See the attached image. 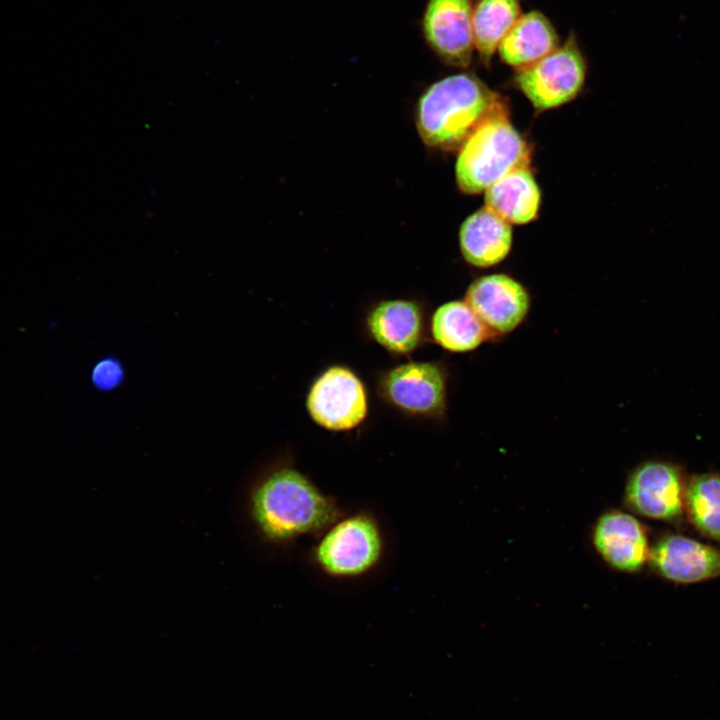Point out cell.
Returning <instances> with one entry per match:
<instances>
[{
    "label": "cell",
    "instance_id": "1",
    "mask_svg": "<svg viewBox=\"0 0 720 720\" xmlns=\"http://www.w3.org/2000/svg\"><path fill=\"white\" fill-rule=\"evenodd\" d=\"M249 512L264 540L278 545L320 533L339 516L335 500L291 465L271 469L254 484Z\"/></svg>",
    "mask_w": 720,
    "mask_h": 720
},
{
    "label": "cell",
    "instance_id": "2",
    "mask_svg": "<svg viewBox=\"0 0 720 720\" xmlns=\"http://www.w3.org/2000/svg\"><path fill=\"white\" fill-rule=\"evenodd\" d=\"M504 111L508 109L499 94L474 75L461 73L425 91L418 103L417 127L428 146L454 151L485 121Z\"/></svg>",
    "mask_w": 720,
    "mask_h": 720
},
{
    "label": "cell",
    "instance_id": "3",
    "mask_svg": "<svg viewBox=\"0 0 720 720\" xmlns=\"http://www.w3.org/2000/svg\"><path fill=\"white\" fill-rule=\"evenodd\" d=\"M456 179L469 194L485 191L513 170L528 167L530 151L513 127L508 111L489 118L458 150Z\"/></svg>",
    "mask_w": 720,
    "mask_h": 720
},
{
    "label": "cell",
    "instance_id": "4",
    "mask_svg": "<svg viewBox=\"0 0 720 720\" xmlns=\"http://www.w3.org/2000/svg\"><path fill=\"white\" fill-rule=\"evenodd\" d=\"M385 549L382 529L368 512L338 516L322 532L312 550L316 567L334 579L367 575L381 562Z\"/></svg>",
    "mask_w": 720,
    "mask_h": 720
},
{
    "label": "cell",
    "instance_id": "5",
    "mask_svg": "<svg viewBox=\"0 0 720 720\" xmlns=\"http://www.w3.org/2000/svg\"><path fill=\"white\" fill-rule=\"evenodd\" d=\"M447 387L441 363L409 361L384 371L377 390L385 403L407 416L439 420L447 410Z\"/></svg>",
    "mask_w": 720,
    "mask_h": 720
},
{
    "label": "cell",
    "instance_id": "6",
    "mask_svg": "<svg viewBox=\"0 0 720 720\" xmlns=\"http://www.w3.org/2000/svg\"><path fill=\"white\" fill-rule=\"evenodd\" d=\"M687 482L680 465L662 459L645 460L627 477L624 503L642 517L678 524L685 518Z\"/></svg>",
    "mask_w": 720,
    "mask_h": 720
},
{
    "label": "cell",
    "instance_id": "7",
    "mask_svg": "<svg viewBox=\"0 0 720 720\" xmlns=\"http://www.w3.org/2000/svg\"><path fill=\"white\" fill-rule=\"evenodd\" d=\"M306 408L318 426L332 432L350 431L365 421L368 395L353 370L334 365L313 381L306 396Z\"/></svg>",
    "mask_w": 720,
    "mask_h": 720
},
{
    "label": "cell",
    "instance_id": "8",
    "mask_svg": "<svg viewBox=\"0 0 720 720\" xmlns=\"http://www.w3.org/2000/svg\"><path fill=\"white\" fill-rule=\"evenodd\" d=\"M463 300L486 327L493 343L520 328L532 308L529 289L505 273L476 278L467 287Z\"/></svg>",
    "mask_w": 720,
    "mask_h": 720
},
{
    "label": "cell",
    "instance_id": "9",
    "mask_svg": "<svg viewBox=\"0 0 720 720\" xmlns=\"http://www.w3.org/2000/svg\"><path fill=\"white\" fill-rule=\"evenodd\" d=\"M585 75V61L571 36L538 62L518 70L515 81L536 109L546 110L574 99Z\"/></svg>",
    "mask_w": 720,
    "mask_h": 720
},
{
    "label": "cell",
    "instance_id": "10",
    "mask_svg": "<svg viewBox=\"0 0 720 720\" xmlns=\"http://www.w3.org/2000/svg\"><path fill=\"white\" fill-rule=\"evenodd\" d=\"M649 566L675 584H694L720 577V549L689 536L667 532L651 545Z\"/></svg>",
    "mask_w": 720,
    "mask_h": 720
},
{
    "label": "cell",
    "instance_id": "11",
    "mask_svg": "<svg viewBox=\"0 0 720 720\" xmlns=\"http://www.w3.org/2000/svg\"><path fill=\"white\" fill-rule=\"evenodd\" d=\"M592 543L611 568L625 573L642 570L651 554L648 531L633 514L620 509L602 513L594 523Z\"/></svg>",
    "mask_w": 720,
    "mask_h": 720
},
{
    "label": "cell",
    "instance_id": "12",
    "mask_svg": "<svg viewBox=\"0 0 720 720\" xmlns=\"http://www.w3.org/2000/svg\"><path fill=\"white\" fill-rule=\"evenodd\" d=\"M472 0H429L422 28L427 44L448 65L469 66L474 48Z\"/></svg>",
    "mask_w": 720,
    "mask_h": 720
},
{
    "label": "cell",
    "instance_id": "13",
    "mask_svg": "<svg viewBox=\"0 0 720 720\" xmlns=\"http://www.w3.org/2000/svg\"><path fill=\"white\" fill-rule=\"evenodd\" d=\"M368 335L387 352L408 355L422 344L426 319L422 306L410 299H387L374 304L365 318Z\"/></svg>",
    "mask_w": 720,
    "mask_h": 720
},
{
    "label": "cell",
    "instance_id": "14",
    "mask_svg": "<svg viewBox=\"0 0 720 720\" xmlns=\"http://www.w3.org/2000/svg\"><path fill=\"white\" fill-rule=\"evenodd\" d=\"M464 260L477 268H490L506 259L512 247L509 223L486 206L469 216L459 233Z\"/></svg>",
    "mask_w": 720,
    "mask_h": 720
},
{
    "label": "cell",
    "instance_id": "15",
    "mask_svg": "<svg viewBox=\"0 0 720 720\" xmlns=\"http://www.w3.org/2000/svg\"><path fill=\"white\" fill-rule=\"evenodd\" d=\"M434 343L450 353H469L493 343L486 327L464 300L438 306L430 320Z\"/></svg>",
    "mask_w": 720,
    "mask_h": 720
},
{
    "label": "cell",
    "instance_id": "16",
    "mask_svg": "<svg viewBox=\"0 0 720 720\" xmlns=\"http://www.w3.org/2000/svg\"><path fill=\"white\" fill-rule=\"evenodd\" d=\"M558 41L556 30L546 16L531 11L520 16L501 41L498 51L503 62L521 70L553 52Z\"/></svg>",
    "mask_w": 720,
    "mask_h": 720
},
{
    "label": "cell",
    "instance_id": "17",
    "mask_svg": "<svg viewBox=\"0 0 720 720\" xmlns=\"http://www.w3.org/2000/svg\"><path fill=\"white\" fill-rule=\"evenodd\" d=\"M540 191L528 167L506 174L485 190V206L509 224H525L538 213Z\"/></svg>",
    "mask_w": 720,
    "mask_h": 720
},
{
    "label": "cell",
    "instance_id": "18",
    "mask_svg": "<svg viewBox=\"0 0 720 720\" xmlns=\"http://www.w3.org/2000/svg\"><path fill=\"white\" fill-rule=\"evenodd\" d=\"M521 16L519 0H479L473 8L474 48L490 62L501 41Z\"/></svg>",
    "mask_w": 720,
    "mask_h": 720
},
{
    "label": "cell",
    "instance_id": "19",
    "mask_svg": "<svg viewBox=\"0 0 720 720\" xmlns=\"http://www.w3.org/2000/svg\"><path fill=\"white\" fill-rule=\"evenodd\" d=\"M685 517L702 536L720 544V474L707 472L687 482Z\"/></svg>",
    "mask_w": 720,
    "mask_h": 720
},
{
    "label": "cell",
    "instance_id": "20",
    "mask_svg": "<svg viewBox=\"0 0 720 720\" xmlns=\"http://www.w3.org/2000/svg\"><path fill=\"white\" fill-rule=\"evenodd\" d=\"M125 378V370L122 363L114 357H105L97 361L91 371V382L93 386L104 392L112 391L119 387Z\"/></svg>",
    "mask_w": 720,
    "mask_h": 720
}]
</instances>
